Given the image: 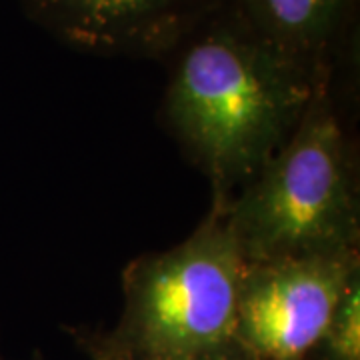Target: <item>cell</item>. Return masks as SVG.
Segmentation results:
<instances>
[{
  "label": "cell",
  "mask_w": 360,
  "mask_h": 360,
  "mask_svg": "<svg viewBox=\"0 0 360 360\" xmlns=\"http://www.w3.org/2000/svg\"><path fill=\"white\" fill-rule=\"evenodd\" d=\"M160 120L226 202L283 146L316 82L226 0L168 54ZM333 82V80H330Z\"/></svg>",
  "instance_id": "1"
},
{
  "label": "cell",
  "mask_w": 360,
  "mask_h": 360,
  "mask_svg": "<svg viewBox=\"0 0 360 360\" xmlns=\"http://www.w3.org/2000/svg\"><path fill=\"white\" fill-rule=\"evenodd\" d=\"M359 146L340 78L322 84L269 162L220 202L246 262L360 250Z\"/></svg>",
  "instance_id": "2"
},
{
  "label": "cell",
  "mask_w": 360,
  "mask_h": 360,
  "mask_svg": "<svg viewBox=\"0 0 360 360\" xmlns=\"http://www.w3.org/2000/svg\"><path fill=\"white\" fill-rule=\"evenodd\" d=\"M246 260L222 205L180 245L134 258L110 330H70L89 360H191L231 342Z\"/></svg>",
  "instance_id": "3"
},
{
  "label": "cell",
  "mask_w": 360,
  "mask_h": 360,
  "mask_svg": "<svg viewBox=\"0 0 360 360\" xmlns=\"http://www.w3.org/2000/svg\"><path fill=\"white\" fill-rule=\"evenodd\" d=\"M356 276L360 250L246 262L232 340L257 360H310Z\"/></svg>",
  "instance_id": "4"
},
{
  "label": "cell",
  "mask_w": 360,
  "mask_h": 360,
  "mask_svg": "<svg viewBox=\"0 0 360 360\" xmlns=\"http://www.w3.org/2000/svg\"><path fill=\"white\" fill-rule=\"evenodd\" d=\"M63 44L101 56L167 60L226 0H20Z\"/></svg>",
  "instance_id": "5"
},
{
  "label": "cell",
  "mask_w": 360,
  "mask_h": 360,
  "mask_svg": "<svg viewBox=\"0 0 360 360\" xmlns=\"http://www.w3.org/2000/svg\"><path fill=\"white\" fill-rule=\"evenodd\" d=\"M246 25L316 82L352 60L359 0H229Z\"/></svg>",
  "instance_id": "6"
},
{
  "label": "cell",
  "mask_w": 360,
  "mask_h": 360,
  "mask_svg": "<svg viewBox=\"0 0 360 360\" xmlns=\"http://www.w3.org/2000/svg\"><path fill=\"white\" fill-rule=\"evenodd\" d=\"M310 360H360V276L340 296Z\"/></svg>",
  "instance_id": "7"
},
{
  "label": "cell",
  "mask_w": 360,
  "mask_h": 360,
  "mask_svg": "<svg viewBox=\"0 0 360 360\" xmlns=\"http://www.w3.org/2000/svg\"><path fill=\"white\" fill-rule=\"evenodd\" d=\"M191 360H257L252 359L245 348H240L234 340L226 342V345H220V347L212 348L208 352H202L198 356H194Z\"/></svg>",
  "instance_id": "8"
},
{
  "label": "cell",
  "mask_w": 360,
  "mask_h": 360,
  "mask_svg": "<svg viewBox=\"0 0 360 360\" xmlns=\"http://www.w3.org/2000/svg\"><path fill=\"white\" fill-rule=\"evenodd\" d=\"M0 360H2V359H0Z\"/></svg>",
  "instance_id": "9"
}]
</instances>
